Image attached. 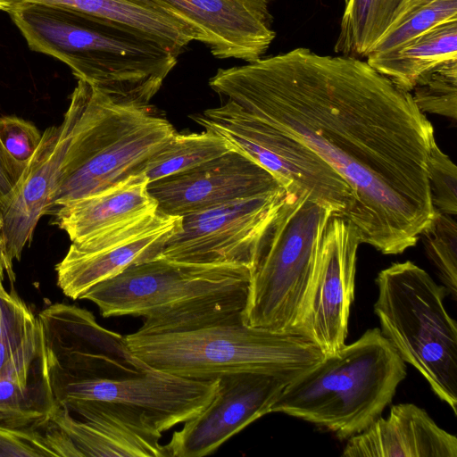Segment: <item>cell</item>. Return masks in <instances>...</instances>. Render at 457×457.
I'll use <instances>...</instances> for the list:
<instances>
[{
    "instance_id": "obj_1",
    "label": "cell",
    "mask_w": 457,
    "mask_h": 457,
    "mask_svg": "<svg viewBox=\"0 0 457 457\" xmlns=\"http://www.w3.org/2000/svg\"><path fill=\"white\" fill-rule=\"evenodd\" d=\"M211 88L312 150L349 185L347 220L384 254L416 245L433 219L428 178L436 143L405 91L353 56L305 47L219 69Z\"/></svg>"
},
{
    "instance_id": "obj_2",
    "label": "cell",
    "mask_w": 457,
    "mask_h": 457,
    "mask_svg": "<svg viewBox=\"0 0 457 457\" xmlns=\"http://www.w3.org/2000/svg\"><path fill=\"white\" fill-rule=\"evenodd\" d=\"M9 14L30 50L121 102L148 104L178 62L161 45L93 14L28 2Z\"/></svg>"
},
{
    "instance_id": "obj_3",
    "label": "cell",
    "mask_w": 457,
    "mask_h": 457,
    "mask_svg": "<svg viewBox=\"0 0 457 457\" xmlns=\"http://www.w3.org/2000/svg\"><path fill=\"white\" fill-rule=\"evenodd\" d=\"M73 93L78 118L45 215L143 173L149 160L177 133L150 104L119 101L81 79Z\"/></svg>"
},
{
    "instance_id": "obj_4",
    "label": "cell",
    "mask_w": 457,
    "mask_h": 457,
    "mask_svg": "<svg viewBox=\"0 0 457 457\" xmlns=\"http://www.w3.org/2000/svg\"><path fill=\"white\" fill-rule=\"evenodd\" d=\"M251 269L240 264H194L158 257L137 263L90 288L82 297L105 318L142 317L137 330L182 329L243 311Z\"/></svg>"
},
{
    "instance_id": "obj_5",
    "label": "cell",
    "mask_w": 457,
    "mask_h": 457,
    "mask_svg": "<svg viewBox=\"0 0 457 457\" xmlns=\"http://www.w3.org/2000/svg\"><path fill=\"white\" fill-rule=\"evenodd\" d=\"M243 311L178 330L124 336L131 353L148 367L200 380L242 371L298 376L324 353L307 337L246 325Z\"/></svg>"
},
{
    "instance_id": "obj_6",
    "label": "cell",
    "mask_w": 457,
    "mask_h": 457,
    "mask_svg": "<svg viewBox=\"0 0 457 457\" xmlns=\"http://www.w3.org/2000/svg\"><path fill=\"white\" fill-rule=\"evenodd\" d=\"M406 374L390 342L379 328H370L291 380L270 413H285L348 439L381 416Z\"/></svg>"
},
{
    "instance_id": "obj_7",
    "label": "cell",
    "mask_w": 457,
    "mask_h": 457,
    "mask_svg": "<svg viewBox=\"0 0 457 457\" xmlns=\"http://www.w3.org/2000/svg\"><path fill=\"white\" fill-rule=\"evenodd\" d=\"M333 216L331 209L308 195L287 192L257 247L242 312L246 325L299 334Z\"/></svg>"
},
{
    "instance_id": "obj_8",
    "label": "cell",
    "mask_w": 457,
    "mask_h": 457,
    "mask_svg": "<svg viewBox=\"0 0 457 457\" xmlns=\"http://www.w3.org/2000/svg\"><path fill=\"white\" fill-rule=\"evenodd\" d=\"M376 283L381 333L457 414V326L444 304L446 287L410 261L382 270Z\"/></svg>"
},
{
    "instance_id": "obj_9",
    "label": "cell",
    "mask_w": 457,
    "mask_h": 457,
    "mask_svg": "<svg viewBox=\"0 0 457 457\" xmlns=\"http://www.w3.org/2000/svg\"><path fill=\"white\" fill-rule=\"evenodd\" d=\"M272 173L287 192L306 194L348 220L354 195L346 181L301 142L259 120L232 100L190 116Z\"/></svg>"
},
{
    "instance_id": "obj_10",
    "label": "cell",
    "mask_w": 457,
    "mask_h": 457,
    "mask_svg": "<svg viewBox=\"0 0 457 457\" xmlns=\"http://www.w3.org/2000/svg\"><path fill=\"white\" fill-rule=\"evenodd\" d=\"M51 390L61 386L142 373L121 336L102 327L87 309L55 303L37 315Z\"/></svg>"
},
{
    "instance_id": "obj_11",
    "label": "cell",
    "mask_w": 457,
    "mask_h": 457,
    "mask_svg": "<svg viewBox=\"0 0 457 457\" xmlns=\"http://www.w3.org/2000/svg\"><path fill=\"white\" fill-rule=\"evenodd\" d=\"M287 190L235 200L182 217L165 243L162 258L194 264L253 266L265 229Z\"/></svg>"
},
{
    "instance_id": "obj_12",
    "label": "cell",
    "mask_w": 457,
    "mask_h": 457,
    "mask_svg": "<svg viewBox=\"0 0 457 457\" xmlns=\"http://www.w3.org/2000/svg\"><path fill=\"white\" fill-rule=\"evenodd\" d=\"M218 378H187L154 369L129 377L70 383L51 390L57 405L74 400L118 403L163 433L199 414L214 398Z\"/></svg>"
},
{
    "instance_id": "obj_13",
    "label": "cell",
    "mask_w": 457,
    "mask_h": 457,
    "mask_svg": "<svg viewBox=\"0 0 457 457\" xmlns=\"http://www.w3.org/2000/svg\"><path fill=\"white\" fill-rule=\"evenodd\" d=\"M294 375L242 371L221 375L212 402L174 431L164 445L167 457H202L270 410Z\"/></svg>"
},
{
    "instance_id": "obj_14",
    "label": "cell",
    "mask_w": 457,
    "mask_h": 457,
    "mask_svg": "<svg viewBox=\"0 0 457 457\" xmlns=\"http://www.w3.org/2000/svg\"><path fill=\"white\" fill-rule=\"evenodd\" d=\"M182 217L157 211L105 233L71 242L55 266L57 286L73 299L128 267L161 256L166 241L181 227Z\"/></svg>"
},
{
    "instance_id": "obj_15",
    "label": "cell",
    "mask_w": 457,
    "mask_h": 457,
    "mask_svg": "<svg viewBox=\"0 0 457 457\" xmlns=\"http://www.w3.org/2000/svg\"><path fill=\"white\" fill-rule=\"evenodd\" d=\"M78 113L79 103L72 92L62 121L42 133L40 144L27 164L24 178L10 200L0 208L2 262L12 284L15 281L14 262L21 260L25 246L32 241L50 195L63 171Z\"/></svg>"
},
{
    "instance_id": "obj_16",
    "label": "cell",
    "mask_w": 457,
    "mask_h": 457,
    "mask_svg": "<svg viewBox=\"0 0 457 457\" xmlns=\"http://www.w3.org/2000/svg\"><path fill=\"white\" fill-rule=\"evenodd\" d=\"M360 244L350 222L337 216L331 218L298 330L324 354L333 353L345 345Z\"/></svg>"
},
{
    "instance_id": "obj_17",
    "label": "cell",
    "mask_w": 457,
    "mask_h": 457,
    "mask_svg": "<svg viewBox=\"0 0 457 457\" xmlns=\"http://www.w3.org/2000/svg\"><path fill=\"white\" fill-rule=\"evenodd\" d=\"M158 210L183 217L286 187L246 155L230 150L185 172L148 183Z\"/></svg>"
},
{
    "instance_id": "obj_18",
    "label": "cell",
    "mask_w": 457,
    "mask_h": 457,
    "mask_svg": "<svg viewBox=\"0 0 457 457\" xmlns=\"http://www.w3.org/2000/svg\"><path fill=\"white\" fill-rule=\"evenodd\" d=\"M49 420L79 457H167L162 433L144 416L114 403L74 400L56 405Z\"/></svg>"
},
{
    "instance_id": "obj_19",
    "label": "cell",
    "mask_w": 457,
    "mask_h": 457,
    "mask_svg": "<svg viewBox=\"0 0 457 457\" xmlns=\"http://www.w3.org/2000/svg\"><path fill=\"white\" fill-rule=\"evenodd\" d=\"M198 33L218 59L253 62L276 37L270 5L273 0H161Z\"/></svg>"
},
{
    "instance_id": "obj_20",
    "label": "cell",
    "mask_w": 457,
    "mask_h": 457,
    "mask_svg": "<svg viewBox=\"0 0 457 457\" xmlns=\"http://www.w3.org/2000/svg\"><path fill=\"white\" fill-rule=\"evenodd\" d=\"M344 457H457V438L413 403L392 405L362 432L348 438Z\"/></svg>"
},
{
    "instance_id": "obj_21",
    "label": "cell",
    "mask_w": 457,
    "mask_h": 457,
    "mask_svg": "<svg viewBox=\"0 0 457 457\" xmlns=\"http://www.w3.org/2000/svg\"><path fill=\"white\" fill-rule=\"evenodd\" d=\"M147 187L143 173L131 176L100 193L60 206L51 214L52 223L75 242L152 216L158 204Z\"/></svg>"
},
{
    "instance_id": "obj_22",
    "label": "cell",
    "mask_w": 457,
    "mask_h": 457,
    "mask_svg": "<svg viewBox=\"0 0 457 457\" xmlns=\"http://www.w3.org/2000/svg\"><path fill=\"white\" fill-rule=\"evenodd\" d=\"M74 9L125 26L179 57L198 33L161 0H23Z\"/></svg>"
},
{
    "instance_id": "obj_23",
    "label": "cell",
    "mask_w": 457,
    "mask_h": 457,
    "mask_svg": "<svg viewBox=\"0 0 457 457\" xmlns=\"http://www.w3.org/2000/svg\"><path fill=\"white\" fill-rule=\"evenodd\" d=\"M366 57L377 71L411 92L424 73L445 62L457 60V19L440 23L392 51Z\"/></svg>"
},
{
    "instance_id": "obj_24",
    "label": "cell",
    "mask_w": 457,
    "mask_h": 457,
    "mask_svg": "<svg viewBox=\"0 0 457 457\" xmlns=\"http://www.w3.org/2000/svg\"><path fill=\"white\" fill-rule=\"evenodd\" d=\"M405 1L349 0L341 19L335 51L346 56H367Z\"/></svg>"
},
{
    "instance_id": "obj_25",
    "label": "cell",
    "mask_w": 457,
    "mask_h": 457,
    "mask_svg": "<svg viewBox=\"0 0 457 457\" xmlns=\"http://www.w3.org/2000/svg\"><path fill=\"white\" fill-rule=\"evenodd\" d=\"M56 406L44 362L24 384L0 379V425L12 428L45 427Z\"/></svg>"
},
{
    "instance_id": "obj_26",
    "label": "cell",
    "mask_w": 457,
    "mask_h": 457,
    "mask_svg": "<svg viewBox=\"0 0 457 457\" xmlns=\"http://www.w3.org/2000/svg\"><path fill=\"white\" fill-rule=\"evenodd\" d=\"M232 150L210 130L175 136L147 162L143 174L148 183L195 168Z\"/></svg>"
},
{
    "instance_id": "obj_27",
    "label": "cell",
    "mask_w": 457,
    "mask_h": 457,
    "mask_svg": "<svg viewBox=\"0 0 457 457\" xmlns=\"http://www.w3.org/2000/svg\"><path fill=\"white\" fill-rule=\"evenodd\" d=\"M457 19V0H406L369 54L392 51L422 32Z\"/></svg>"
},
{
    "instance_id": "obj_28",
    "label": "cell",
    "mask_w": 457,
    "mask_h": 457,
    "mask_svg": "<svg viewBox=\"0 0 457 457\" xmlns=\"http://www.w3.org/2000/svg\"><path fill=\"white\" fill-rule=\"evenodd\" d=\"M44 362L37 316L0 337V379L28 383Z\"/></svg>"
},
{
    "instance_id": "obj_29",
    "label": "cell",
    "mask_w": 457,
    "mask_h": 457,
    "mask_svg": "<svg viewBox=\"0 0 457 457\" xmlns=\"http://www.w3.org/2000/svg\"><path fill=\"white\" fill-rule=\"evenodd\" d=\"M75 457L74 446L50 420L39 428L0 425V457Z\"/></svg>"
},
{
    "instance_id": "obj_30",
    "label": "cell",
    "mask_w": 457,
    "mask_h": 457,
    "mask_svg": "<svg viewBox=\"0 0 457 457\" xmlns=\"http://www.w3.org/2000/svg\"><path fill=\"white\" fill-rule=\"evenodd\" d=\"M427 254L436 268L448 293L457 295V223L448 214L436 211L431 221L421 231Z\"/></svg>"
},
{
    "instance_id": "obj_31",
    "label": "cell",
    "mask_w": 457,
    "mask_h": 457,
    "mask_svg": "<svg viewBox=\"0 0 457 457\" xmlns=\"http://www.w3.org/2000/svg\"><path fill=\"white\" fill-rule=\"evenodd\" d=\"M411 93L423 113L457 117V60L445 62L419 78Z\"/></svg>"
},
{
    "instance_id": "obj_32",
    "label": "cell",
    "mask_w": 457,
    "mask_h": 457,
    "mask_svg": "<svg viewBox=\"0 0 457 457\" xmlns=\"http://www.w3.org/2000/svg\"><path fill=\"white\" fill-rule=\"evenodd\" d=\"M428 178L431 202L435 210L455 216L457 214V168L436 143L429 153Z\"/></svg>"
},
{
    "instance_id": "obj_33",
    "label": "cell",
    "mask_w": 457,
    "mask_h": 457,
    "mask_svg": "<svg viewBox=\"0 0 457 457\" xmlns=\"http://www.w3.org/2000/svg\"><path fill=\"white\" fill-rule=\"evenodd\" d=\"M41 138L42 133L32 122L17 116L0 117V141L19 162H29Z\"/></svg>"
},
{
    "instance_id": "obj_34",
    "label": "cell",
    "mask_w": 457,
    "mask_h": 457,
    "mask_svg": "<svg viewBox=\"0 0 457 457\" xmlns=\"http://www.w3.org/2000/svg\"><path fill=\"white\" fill-rule=\"evenodd\" d=\"M3 280L0 277V337L36 317L13 290H5Z\"/></svg>"
},
{
    "instance_id": "obj_35",
    "label": "cell",
    "mask_w": 457,
    "mask_h": 457,
    "mask_svg": "<svg viewBox=\"0 0 457 457\" xmlns=\"http://www.w3.org/2000/svg\"><path fill=\"white\" fill-rule=\"evenodd\" d=\"M27 164L13 158L0 141V208L10 200L24 178Z\"/></svg>"
},
{
    "instance_id": "obj_36",
    "label": "cell",
    "mask_w": 457,
    "mask_h": 457,
    "mask_svg": "<svg viewBox=\"0 0 457 457\" xmlns=\"http://www.w3.org/2000/svg\"><path fill=\"white\" fill-rule=\"evenodd\" d=\"M23 3H25L23 0H0V11H4L10 13Z\"/></svg>"
},
{
    "instance_id": "obj_37",
    "label": "cell",
    "mask_w": 457,
    "mask_h": 457,
    "mask_svg": "<svg viewBox=\"0 0 457 457\" xmlns=\"http://www.w3.org/2000/svg\"><path fill=\"white\" fill-rule=\"evenodd\" d=\"M345 1V5H346L349 2V0H344Z\"/></svg>"
}]
</instances>
